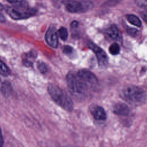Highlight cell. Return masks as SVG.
I'll list each match as a JSON object with an SVG mask.
<instances>
[{"mask_svg": "<svg viewBox=\"0 0 147 147\" xmlns=\"http://www.w3.org/2000/svg\"><path fill=\"white\" fill-rule=\"evenodd\" d=\"M67 82L68 90L75 98L82 99L87 96L89 88L77 74L69 72L67 76Z\"/></svg>", "mask_w": 147, "mask_h": 147, "instance_id": "1", "label": "cell"}, {"mask_svg": "<svg viewBox=\"0 0 147 147\" xmlns=\"http://www.w3.org/2000/svg\"><path fill=\"white\" fill-rule=\"evenodd\" d=\"M48 91L53 100L59 106L67 111H72L74 104L68 94L57 85L51 83L48 86Z\"/></svg>", "mask_w": 147, "mask_h": 147, "instance_id": "2", "label": "cell"}, {"mask_svg": "<svg viewBox=\"0 0 147 147\" xmlns=\"http://www.w3.org/2000/svg\"><path fill=\"white\" fill-rule=\"evenodd\" d=\"M121 96L128 103L137 106L143 104L146 99L145 91L138 86L133 85L124 87L121 91Z\"/></svg>", "mask_w": 147, "mask_h": 147, "instance_id": "3", "label": "cell"}, {"mask_svg": "<svg viewBox=\"0 0 147 147\" xmlns=\"http://www.w3.org/2000/svg\"><path fill=\"white\" fill-rule=\"evenodd\" d=\"M11 6H9L6 9V13L14 20H22L29 18L34 16L37 11L29 6L28 3L25 1H18Z\"/></svg>", "mask_w": 147, "mask_h": 147, "instance_id": "4", "label": "cell"}, {"mask_svg": "<svg viewBox=\"0 0 147 147\" xmlns=\"http://www.w3.org/2000/svg\"><path fill=\"white\" fill-rule=\"evenodd\" d=\"M66 10L72 13L85 12L92 7V3L90 1H78L75 0H64L63 2Z\"/></svg>", "mask_w": 147, "mask_h": 147, "instance_id": "5", "label": "cell"}, {"mask_svg": "<svg viewBox=\"0 0 147 147\" xmlns=\"http://www.w3.org/2000/svg\"><path fill=\"white\" fill-rule=\"evenodd\" d=\"M77 74L89 88H94L98 84L97 78L91 71L83 69L79 71Z\"/></svg>", "mask_w": 147, "mask_h": 147, "instance_id": "6", "label": "cell"}, {"mask_svg": "<svg viewBox=\"0 0 147 147\" xmlns=\"http://www.w3.org/2000/svg\"><path fill=\"white\" fill-rule=\"evenodd\" d=\"M89 47L95 54L99 66H106L108 63V57L106 52L99 46L92 42L89 44Z\"/></svg>", "mask_w": 147, "mask_h": 147, "instance_id": "7", "label": "cell"}, {"mask_svg": "<svg viewBox=\"0 0 147 147\" xmlns=\"http://www.w3.org/2000/svg\"><path fill=\"white\" fill-rule=\"evenodd\" d=\"M45 40L47 44L53 48L58 46V37L56 30L54 26H50L45 34Z\"/></svg>", "mask_w": 147, "mask_h": 147, "instance_id": "8", "label": "cell"}, {"mask_svg": "<svg viewBox=\"0 0 147 147\" xmlns=\"http://www.w3.org/2000/svg\"><path fill=\"white\" fill-rule=\"evenodd\" d=\"M91 113L94 118L99 121H104L106 119V113L104 109L99 106H93L91 109Z\"/></svg>", "mask_w": 147, "mask_h": 147, "instance_id": "9", "label": "cell"}, {"mask_svg": "<svg viewBox=\"0 0 147 147\" xmlns=\"http://www.w3.org/2000/svg\"><path fill=\"white\" fill-rule=\"evenodd\" d=\"M114 113L119 115H127L130 113V109L123 103H118L114 106Z\"/></svg>", "mask_w": 147, "mask_h": 147, "instance_id": "10", "label": "cell"}, {"mask_svg": "<svg viewBox=\"0 0 147 147\" xmlns=\"http://www.w3.org/2000/svg\"><path fill=\"white\" fill-rule=\"evenodd\" d=\"M106 34L111 39L119 40L121 38L119 30L115 25H111L105 30Z\"/></svg>", "mask_w": 147, "mask_h": 147, "instance_id": "11", "label": "cell"}, {"mask_svg": "<svg viewBox=\"0 0 147 147\" xmlns=\"http://www.w3.org/2000/svg\"><path fill=\"white\" fill-rule=\"evenodd\" d=\"M0 89L2 92H3V94L6 96L9 95L12 91L11 84L7 81L3 82L1 83Z\"/></svg>", "mask_w": 147, "mask_h": 147, "instance_id": "12", "label": "cell"}, {"mask_svg": "<svg viewBox=\"0 0 147 147\" xmlns=\"http://www.w3.org/2000/svg\"><path fill=\"white\" fill-rule=\"evenodd\" d=\"M126 18L131 24L137 27H140L141 26L142 24L141 20L136 15L128 14L126 16Z\"/></svg>", "mask_w": 147, "mask_h": 147, "instance_id": "13", "label": "cell"}, {"mask_svg": "<svg viewBox=\"0 0 147 147\" xmlns=\"http://www.w3.org/2000/svg\"><path fill=\"white\" fill-rule=\"evenodd\" d=\"M109 50V52L111 55H118L119 53L120 47H119V45L117 43L114 42V43H113L112 44L110 45Z\"/></svg>", "mask_w": 147, "mask_h": 147, "instance_id": "14", "label": "cell"}, {"mask_svg": "<svg viewBox=\"0 0 147 147\" xmlns=\"http://www.w3.org/2000/svg\"><path fill=\"white\" fill-rule=\"evenodd\" d=\"M10 73V69L9 67L0 60V74L3 76H7Z\"/></svg>", "mask_w": 147, "mask_h": 147, "instance_id": "15", "label": "cell"}, {"mask_svg": "<svg viewBox=\"0 0 147 147\" xmlns=\"http://www.w3.org/2000/svg\"><path fill=\"white\" fill-rule=\"evenodd\" d=\"M58 34L60 38L64 41H65L68 38V32L65 28L61 27L58 30Z\"/></svg>", "mask_w": 147, "mask_h": 147, "instance_id": "16", "label": "cell"}, {"mask_svg": "<svg viewBox=\"0 0 147 147\" xmlns=\"http://www.w3.org/2000/svg\"><path fill=\"white\" fill-rule=\"evenodd\" d=\"M37 68L40 72L42 74H45L47 71V66L43 62L38 61L37 63Z\"/></svg>", "mask_w": 147, "mask_h": 147, "instance_id": "17", "label": "cell"}, {"mask_svg": "<svg viewBox=\"0 0 147 147\" xmlns=\"http://www.w3.org/2000/svg\"><path fill=\"white\" fill-rule=\"evenodd\" d=\"M74 49L72 47H70L69 45H65L63 47V52L64 53H65V55H72L73 52H74Z\"/></svg>", "mask_w": 147, "mask_h": 147, "instance_id": "18", "label": "cell"}, {"mask_svg": "<svg viewBox=\"0 0 147 147\" xmlns=\"http://www.w3.org/2000/svg\"><path fill=\"white\" fill-rule=\"evenodd\" d=\"M135 3L139 7L147 8V0H135Z\"/></svg>", "mask_w": 147, "mask_h": 147, "instance_id": "19", "label": "cell"}, {"mask_svg": "<svg viewBox=\"0 0 147 147\" xmlns=\"http://www.w3.org/2000/svg\"><path fill=\"white\" fill-rule=\"evenodd\" d=\"M140 16L141 17V18L143 19V20L147 23V10L142 11L140 13Z\"/></svg>", "mask_w": 147, "mask_h": 147, "instance_id": "20", "label": "cell"}, {"mask_svg": "<svg viewBox=\"0 0 147 147\" xmlns=\"http://www.w3.org/2000/svg\"><path fill=\"white\" fill-rule=\"evenodd\" d=\"M127 32L128 33H129L130 34H131L132 35H135L137 33V30L135 29H129Z\"/></svg>", "mask_w": 147, "mask_h": 147, "instance_id": "21", "label": "cell"}, {"mask_svg": "<svg viewBox=\"0 0 147 147\" xmlns=\"http://www.w3.org/2000/svg\"><path fill=\"white\" fill-rule=\"evenodd\" d=\"M3 145V138L2 134V131L0 128V147L2 146Z\"/></svg>", "mask_w": 147, "mask_h": 147, "instance_id": "22", "label": "cell"}, {"mask_svg": "<svg viewBox=\"0 0 147 147\" xmlns=\"http://www.w3.org/2000/svg\"><path fill=\"white\" fill-rule=\"evenodd\" d=\"M78 22L76 21H74L71 22V26L72 28H76L78 26Z\"/></svg>", "mask_w": 147, "mask_h": 147, "instance_id": "23", "label": "cell"}, {"mask_svg": "<svg viewBox=\"0 0 147 147\" xmlns=\"http://www.w3.org/2000/svg\"><path fill=\"white\" fill-rule=\"evenodd\" d=\"M5 21V17L0 13V22H4Z\"/></svg>", "mask_w": 147, "mask_h": 147, "instance_id": "24", "label": "cell"}, {"mask_svg": "<svg viewBox=\"0 0 147 147\" xmlns=\"http://www.w3.org/2000/svg\"><path fill=\"white\" fill-rule=\"evenodd\" d=\"M9 3H16V2H18L17 0H7Z\"/></svg>", "mask_w": 147, "mask_h": 147, "instance_id": "25", "label": "cell"}, {"mask_svg": "<svg viewBox=\"0 0 147 147\" xmlns=\"http://www.w3.org/2000/svg\"><path fill=\"white\" fill-rule=\"evenodd\" d=\"M3 9V6L1 3H0V11Z\"/></svg>", "mask_w": 147, "mask_h": 147, "instance_id": "26", "label": "cell"}]
</instances>
